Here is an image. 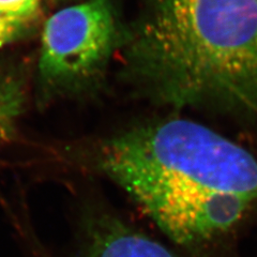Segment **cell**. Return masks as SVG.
<instances>
[{
  "label": "cell",
  "instance_id": "52a82bcc",
  "mask_svg": "<svg viewBox=\"0 0 257 257\" xmlns=\"http://www.w3.org/2000/svg\"><path fill=\"white\" fill-rule=\"evenodd\" d=\"M26 23L9 18L0 12V47L12 42L23 31Z\"/></svg>",
  "mask_w": 257,
  "mask_h": 257
},
{
  "label": "cell",
  "instance_id": "5b68a950",
  "mask_svg": "<svg viewBox=\"0 0 257 257\" xmlns=\"http://www.w3.org/2000/svg\"><path fill=\"white\" fill-rule=\"evenodd\" d=\"M22 105V93L12 78L0 71V139L9 132Z\"/></svg>",
  "mask_w": 257,
  "mask_h": 257
},
{
  "label": "cell",
  "instance_id": "277c9868",
  "mask_svg": "<svg viewBox=\"0 0 257 257\" xmlns=\"http://www.w3.org/2000/svg\"><path fill=\"white\" fill-rule=\"evenodd\" d=\"M87 257H176L159 241L114 214H100L91 222Z\"/></svg>",
  "mask_w": 257,
  "mask_h": 257
},
{
  "label": "cell",
  "instance_id": "3957f363",
  "mask_svg": "<svg viewBox=\"0 0 257 257\" xmlns=\"http://www.w3.org/2000/svg\"><path fill=\"white\" fill-rule=\"evenodd\" d=\"M117 26L109 0L67 7L47 20L42 34L40 73L52 85L90 78L108 60Z\"/></svg>",
  "mask_w": 257,
  "mask_h": 257
},
{
  "label": "cell",
  "instance_id": "6da1fadb",
  "mask_svg": "<svg viewBox=\"0 0 257 257\" xmlns=\"http://www.w3.org/2000/svg\"><path fill=\"white\" fill-rule=\"evenodd\" d=\"M100 165L181 245L210 242L257 204V160L189 120L135 128L111 140Z\"/></svg>",
  "mask_w": 257,
  "mask_h": 257
},
{
  "label": "cell",
  "instance_id": "8992f818",
  "mask_svg": "<svg viewBox=\"0 0 257 257\" xmlns=\"http://www.w3.org/2000/svg\"><path fill=\"white\" fill-rule=\"evenodd\" d=\"M40 0H0V12L9 18L26 23L39 9Z\"/></svg>",
  "mask_w": 257,
  "mask_h": 257
},
{
  "label": "cell",
  "instance_id": "7a4b0ae2",
  "mask_svg": "<svg viewBox=\"0 0 257 257\" xmlns=\"http://www.w3.org/2000/svg\"><path fill=\"white\" fill-rule=\"evenodd\" d=\"M125 69L157 102L257 122V0H150Z\"/></svg>",
  "mask_w": 257,
  "mask_h": 257
}]
</instances>
